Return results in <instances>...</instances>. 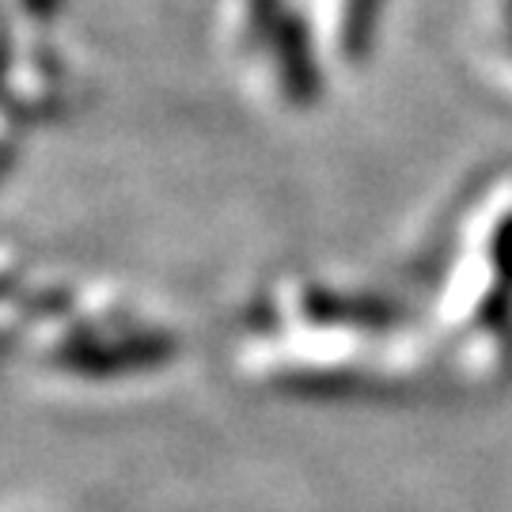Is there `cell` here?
<instances>
[{
  "label": "cell",
  "mask_w": 512,
  "mask_h": 512,
  "mask_svg": "<svg viewBox=\"0 0 512 512\" xmlns=\"http://www.w3.org/2000/svg\"><path fill=\"white\" fill-rule=\"evenodd\" d=\"M509 23H512V0H509Z\"/></svg>",
  "instance_id": "2"
},
{
  "label": "cell",
  "mask_w": 512,
  "mask_h": 512,
  "mask_svg": "<svg viewBox=\"0 0 512 512\" xmlns=\"http://www.w3.org/2000/svg\"><path fill=\"white\" fill-rule=\"evenodd\" d=\"M497 266H501V277L512 281V220L497 232Z\"/></svg>",
  "instance_id": "1"
}]
</instances>
